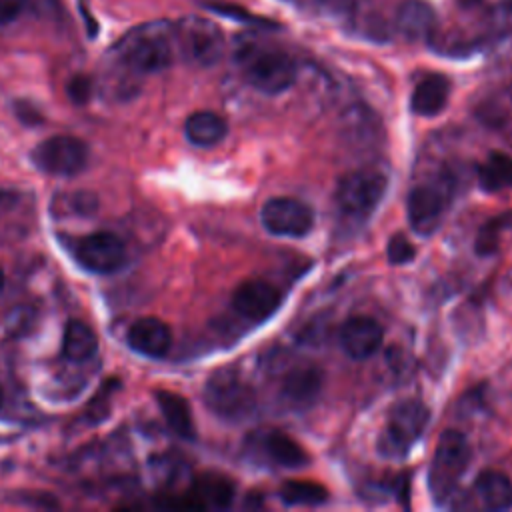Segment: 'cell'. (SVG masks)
I'll use <instances>...</instances> for the list:
<instances>
[{"label":"cell","mask_w":512,"mask_h":512,"mask_svg":"<svg viewBox=\"0 0 512 512\" xmlns=\"http://www.w3.org/2000/svg\"><path fill=\"white\" fill-rule=\"evenodd\" d=\"M450 96V82L442 74H428L422 78L412 96H410V108L418 116H436L446 108Z\"/></svg>","instance_id":"16"},{"label":"cell","mask_w":512,"mask_h":512,"mask_svg":"<svg viewBox=\"0 0 512 512\" xmlns=\"http://www.w3.org/2000/svg\"><path fill=\"white\" fill-rule=\"evenodd\" d=\"M470 462V446L462 432L446 430L438 438L430 466V490L436 500H446L456 490Z\"/></svg>","instance_id":"5"},{"label":"cell","mask_w":512,"mask_h":512,"mask_svg":"<svg viewBox=\"0 0 512 512\" xmlns=\"http://www.w3.org/2000/svg\"><path fill=\"white\" fill-rule=\"evenodd\" d=\"M2 288H4V272L0 268V292H2Z\"/></svg>","instance_id":"31"},{"label":"cell","mask_w":512,"mask_h":512,"mask_svg":"<svg viewBox=\"0 0 512 512\" xmlns=\"http://www.w3.org/2000/svg\"><path fill=\"white\" fill-rule=\"evenodd\" d=\"M96 332L82 320H70L62 336V354L70 362H84L96 354Z\"/></svg>","instance_id":"22"},{"label":"cell","mask_w":512,"mask_h":512,"mask_svg":"<svg viewBox=\"0 0 512 512\" xmlns=\"http://www.w3.org/2000/svg\"><path fill=\"white\" fill-rule=\"evenodd\" d=\"M262 454L282 468H300L308 462L306 450L288 434L280 430H270L260 438Z\"/></svg>","instance_id":"17"},{"label":"cell","mask_w":512,"mask_h":512,"mask_svg":"<svg viewBox=\"0 0 512 512\" xmlns=\"http://www.w3.org/2000/svg\"><path fill=\"white\" fill-rule=\"evenodd\" d=\"M184 134L190 144L200 148H210L224 140V136L228 134V124L220 114L210 110H200L188 116L184 124Z\"/></svg>","instance_id":"18"},{"label":"cell","mask_w":512,"mask_h":512,"mask_svg":"<svg viewBox=\"0 0 512 512\" xmlns=\"http://www.w3.org/2000/svg\"><path fill=\"white\" fill-rule=\"evenodd\" d=\"M68 94L76 104H84L92 94V82L88 76H74L68 82Z\"/></svg>","instance_id":"28"},{"label":"cell","mask_w":512,"mask_h":512,"mask_svg":"<svg viewBox=\"0 0 512 512\" xmlns=\"http://www.w3.org/2000/svg\"><path fill=\"white\" fill-rule=\"evenodd\" d=\"M26 6V0H0V24L14 22Z\"/></svg>","instance_id":"29"},{"label":"cell","mask_w":512,"mask_h":512,"mask_svg":"<svg viewBox=\"0 0 512 512\" xmlns=\"http://www.w3.org/2000/svg\"><path fill=\"white\" fill-rule=\"evenodd\" d=\"M386 252H388V260L392 264H406V262L414 260V256H416L414 244L404 234H394L388 242Z\"/></svg>","instance_id":"27"},{"label":"cell","mask_w":512,"mask_h":512,"mask_svg":"<svg viewBox=\"0 0 512 512\" xmlns=\"http://www.w3.org/2000/svg\"><path fill=\"white\" fill-rule=\"evenodd\" d=\"M196 496L200 498V506L224 508L230 504L234 496V488L226 478L204 476L196 486Z\"/></svg>","instance_id":"26"},{"label":"cell","mask_w":512,"mask_h":512,"mask_svg":"<svg viewBox=\"0 0 512 512\" xmlns=\"http://www.w3.org/2000/svg\"><path fill=\"white\" fill-rule=\"evenodd\" d=\"M434 10L422 0H406L396 12V28L408 40L426 38L434 28Z\"/></svg>","instance_id":"19"},{"label":"cell","mask_w":512,"mask_h":512,"mask_svg":"<svg viewBox=\"0 0 512 512\" xmlns=\"http://www.w3.org/2000/svg\"><path fill=\"white\" fill-rule=\"evenodd\" d=\"M124 60L138 72H158L170 66L172 46L166 34L154 28H142L136 36L126 40Z\"/></svg>","instance_id":"10"},{"label":"cell","mask_w":512,"mask_h":512,"mask_svg":"<svg viewBox=\"0 0 512 512\" xmlns=\"http://www.w3.org/2000/svg\"><path fill=\"white\" fill-rule=\"evenodd\" d=\"M452 184L448 178H438L416 186L408 196V222L420 236H430L438 230L448 208Z\"/></svg>","instance_id":"6"},{"label":"cell","mask_w":512,"mask_h":512,"mask_svg":"<svg viewBox=\"0 0 512 512\" xmlns=\"http://www.w3.org/2000/svg\"><path fill=\"white\" fill-rule=\"evenodd\" d=\"M126 340L134 352L150 358H162L172 346V332L160 318L144 316L132 322Z\"/></svg>","instance_id":"15"},{"label":"cell","mask_w":512,"mask_h":512,"mask_svg":"<svg viewBox=\"0 0 512 512\" xmlns=\"http://www.w3.org/2000/svg\"><path fill=\"white\" fill-rule=\"evenodd\" d=\"M388 178L374 168L346 174L336 188V208L348 220L368 218L382 202Z\"/></svg>","instance_id":"4"},{"label":"cell","mask_w":512,"mask_h":512,"mask_svg":"<svg viewBox=\"0 0 512 512\" xmlns=\"http://www.w3.org/2000/svg\"><path fill=\"white\" fill-rule=\"evenodd\" d=\"M478 182L486 192L512 188V156L504 152H490L478 166Z\"/></svg>","instance_id":"23"},{"label":"cell","mask_w":512,"mask_h":512,"mask_svg":"<svg viewBox=\"0 0 512 512\" xmlns=\"http://www.w3.org/2000/svg\"><path fill=\"white\" fill-rule=\"evenodd\" d=\"M238 62L248 84L264 94H280L296 80V66L292 58L274 48L246 44L238 52Z\"/></svg>","instance_id":"1"},{"label":"cell","mask_w":512,"mask_h":512,"mask_svg":"<svg viewBox=\"0 0 512 512\" xmlns=\"http://www.w3.org/2000/svg\"><path fill=\"white\" fill-rule=\"evenodd\" d=\"M204 402L212 414L228 422L246 420L256 410L252 386L232 368H220L206 380Z\"/></svg>","instance_id":"2"},{"label":"cell","mask_w":512,"mask_h":512,"mask_svg":"<svg viewBox=\"0 0 512 512\" xmlns=\"http://www.w3.org/2000/svg\"><path fill=\"white\" fill-rule=\"evenodd\" d=\"M430 420V410L424 402L406 398L392 406L382 436L378 440V450L386 458H404L410 448L420 440Z\"/></svg>","instance_id":"3"},{"label":"cell","mask_w":512,"mask_h":512,"mask_svg":"<svg viewBox=\"0 0 512 512\" xmlns=\"http://www.w3.org/2000/svg\"><path fill=\"white\" fill-rule=\"evenodd\" d=\"M76 258L94 274H110L126 264V248L112 232H92L78 242Z\"/></svg>","instance_id":"11"},{"label":"cell","mask_w":512,"mask_h":512,"mask_svg":"<svg viewBox=\"0 0 512 512\" xmlns=\"http://www.w3.org/2000/svg\"><path fill=\"white\" fill-rule=\"evenodd\" d=\"M280 500L288 506H320L328 500V490L314 480H288L280 488Z\"/></svg>","instance_id":"24"},{"label":"cell","mask_w":512,"mask_h":512,"mask_svg":"<svg viewBox=\"0 0 512 512\" xmlns=\"http://www.w3.org/2000/svg\"><path fill=\"white\" fill-rule=\"evenodd\" d=\"M482 0H458V4L462 6V8H472V6H476V4H480Z\"/></svg>","instance_id":"30"},{"label":"cell","mask_w":512,"mask_h":512,"mask_svg":"<svg viewBox=\"0 0 512 512\" xmlns=\"http://www.w3.org/2000/svg\"><path fill=\"white\" fill-rule=\"evenodd\" d=\"M512 228V212H506V214H500L492 220H488L480 230H478V236H476V252L480 256H490L498 250L500 246V238L506 230Z\"/></svg>","instance_id":"25"},{"label":"cell","mask_w":512,"mask_h":512,"mask_svg":"<svg viewBox=\"0 0 512 512\" xmlns=\"http://www.w3.org/2000/svg\"><path fill=\"white\" fill-rule=\"evenodd\" d=\"M260 222L274 236L302 238L314 228V212L298 198L274 196L262 204Z\"/></svg>","instance_id":"8"},{"label":"cell","mask_w":512,"mask_h":512,"mask_svg":"<svg viewBox=\"0 0 512 512\" xmlns=\"http://www.w3.org/2000/svg\"><path fill=\"white\" fill-rule=\"evenodd\" d=\"M32 162L46 174L74 176L86 168L88 148L80 138L58 134L42 140L34 148Z\"/></svg>","instance_id":"7"},{"label":"cell","mask_w":512,"mask_h":512,"mask_svg":"<svg viewBox=\"0 0 512 512\" xmlns=\"http://www.w3.org/2000/svg\"><path fill=\"white\" fill-rule=\"evenodd\" d=\"M0 406H2V388H0Z\"/></svg>","instance_id":"33"},{"label":"cell","mask_w":512,"mask_h":512,"mask_svg":"<svg viewBox=\"0 0 512 512\" xmlns=\"http://www.w3.org/2000/svg\"><path fill=\"white\" fill-rule=\"evenodd\" d=\"M476 494L490 510H508L512 506V482L498 470H484L476 476Z\"/></svg>","instance_id":"21"},{"label":"cell","mask_w":512,"mask_h":512,"mask_svg":"<svg viewBox=\"0 0 512 512\" xmlns=\"http://www.w3.org/2000/svg\"><path fill=\"white\" fill-rule=\"evenodd\" d=\"M322 390V372L314 364H296L288 368L280 382V394L292 408L310 406Z\"/></svg>","instance_id":"14"},{"label":"cell","mask_w":512,"mask_h":512,"mask_svg":"<svg viewBox=\"0 0 512 512\" xmlns=\"http://www.w3.org/2000/svg\"><path fill=\"white\" fill-rule=\"evenodd\" d=\"M504 6H506V10L512 12V0H504Z\"/></svg>","instance_id":"32"},{"label":"cell","mask_w":512,"mask_h":512,"mask_svg":"<svg viewBox=\"0 0 512 512\" xmlns=\"http://www.w3.org/2000/svg\"><path fill=\"white\" fill-rule=\"evenodd\" d=\"M156 402L164 414L166 424L170 426V430L176 436H180L184 440H192L196 436L192 410L184 396L170 392V390H160V392H156Z\"/></svg>","instance_id":"20"},{"label":"cell","mask_w":512,"mask_h":512,"mask_svg":"<svg viewBox=\"0 0 512 512\" xmlns=\"http://www.w3.org/2000/svg\"><path fill=\"white\" fill-rule=\"evenodd\" d=\"M280 306V292L264 280H246L232 294V308L238 316L252 322L270 318Z\"/></svg>","instance_id":"12"},{"label":"cell","mask_w":512,"mask_h":512,"mask_svg":"<svg viewBox=\"0 0 512 512\" xmlns=\"http://www.w3.org/2000/svg\"><path fill=\"white\" fill-rule=\"evenodd\" d=\"M176 36L184 56H188L196 64L210 66L218 62L224 52V36L220 28L206 18H198V16L184 18L178 24Z\"/></svg>","instance_id":"9"},{"label":"cell","mask_w":512,"mask_h":512,"mask_svg":"<svg viewBox=\"0 0 512 512\" xmlns=\"http://www.w3.org/2000/svg\"><path fill=\"white\" fill-rule=\"evenodd\" d=\"M384 342L382 326L370 316H352L340 330V346L354 360L374 356Z\"/></svg>","instance_id":"13"}]
</instances>
